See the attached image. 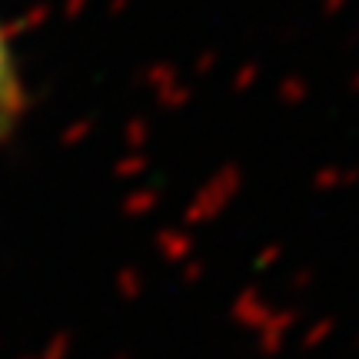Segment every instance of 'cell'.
Listing matches in <instances>:
<instances>
[{
    "label": "cell",
    "instance_id": "1",
    "mask_svg": "<svg viewBox=\"0 0 359 359\" xmlns=\"http://www.w3.org/2000/svg\"><path fill=\"white\" fill-rule=\"evenodd\" d=\"M11 97H13V77H11V60L4 50V37H0V120L11 110Z\"/></svg>",
    "mask_w": 359,
    "mask_h": 359
}]
</instances>
